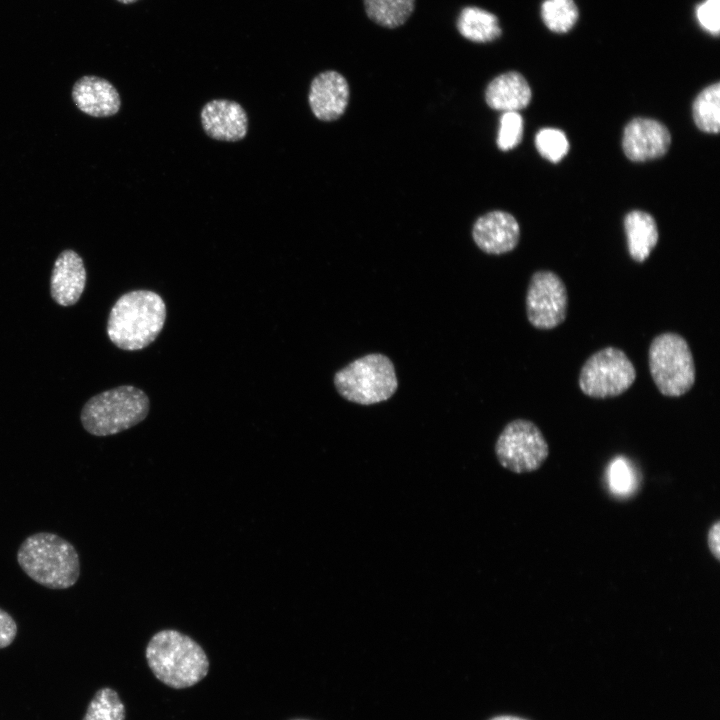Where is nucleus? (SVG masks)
<instances>
[{
	"mask_svg": "<svg viewBox=\"0 0 720 720\" xmlns=\"http://www.w3.org/2000/svg\"><path fill=\"white\" fill-rule=\"evenodd\" d=\"M628 251L631 258L644 262L658 242V229L654 218L647 212L633 210L624 219Z\"/></svg>",
	"mask_w": 720,
	"mask_h": 720,
	"instance_id": "17",
	"label": "nucleus"
},
{
	"mask_svg": "<svg viewBox=\"0 0 720 720\" xmlns=\"http://www.w3.org/2000/svg\"><path fill=\"white\" fill-rule=\"evenodd\" d=\"M126 709L118 693L110 688L99 689L91 699L82 720H125Z\"/></svg>",
	"mask_w": 720,
	"mask_h": 720,
	"instance_id": "21",
	"label": "nucleus"
},
{
	"mask_svg": "<svg viewBox=\"0 0 720 720\" xmlns=\"http://www.w3.org/2000/svg\"><path fill=\"white\" fill-rule=\"evenodd\" d=\"M166 316V304L158 293L133 290L121 295L113 305L107 321V335L122 350H141L158 337Z\"/></svg>",
	"mask_w": 720,
	"mask_h": 720,
	"instance_id": "1",
	"label": "nucleus"
},
{
	"mask_svg": "<svg viewBox=\"0 0 720 720\" xmlns=\"http://www.w3.org/2000/svg\"><path fill=\"white\" fill-rule=\"evenodd\" d=\"M456 28L462 37L474 43H489L502 35L498 17L477 6H465L460 10Z\"/></svg>",
	"mask_w": 720,
	"mask_h": 720,
	"instance_id": "18",
	"label": "nucleus"
},
{
	"mask_svg": "<svg viewBox=\"0 0 720 720\" xmlns=\"http://www.w3.org/2000/svg\"><path fill=\"white\" fill-rule=\"evenodd\" d=\"M610 485L615 492L624 493L630 490L633 482L632 473L626 462L616 459L609 470Z\"/></svg>",
	"mask_w": 720,
	"mask_h": 720,
	"instance_id": "26",
	"label": "nucleus"
},
{
	"mask_svg": "<svg viewBox=\"0 0 720 720\" xmlns=\"http://www.w3.org/2000/svg\"><path fill=\"white\" fill-rule=\"evenodd\" d=\"M651 377L659 392L667 397H680L691 390L696 368L686 339L675 332L655 336L648 350Z\"/></svg>",
	"mask_w": 720,
	"mask_h": 720,
	"instance_id": "6",
	"label": "nucleus"
},
{
	"mask_svg": "<svg viewBox=\"0 0 720 720\" xmlns=\"http://www.w3.org/2000/svg\"><path fill=\"white\" fill-rule=\"evenodd\" d=\"M489 720H527V719L520 718L517 716H511V715H500V716H495Z\"/></svg>",
	"mask_w": 720,
	"mask_h": 720,
	"instance_id": "29",
	"label": "nucleus"
},
{
	"mask_svg": "<svg viewBox=\"0 0 720 720\" xmlns=\"http://www.w3.org/2000/svg\"><path fill=\"white\" fill-rule=\"evenodd\" d=\"M415 3L416 0H363L367 17L387 29L404 25L415 10Z\"/></svg>",
	"mask_w": 720,
	"mask_h": 720,
	"instance_id": "19",
	"label": "nucleus"
},
{
	"mask_svg": "<svg viewBox=\"0 0 720 720\" xmlns=\"http://www.w3.org/2000/svg\"><path fill=\"white\" fill-rule=\"evenodd\" d=\"M290 720H309V719L296 718V719H290Z\"/></svg>",
	"mask_w": 720,
	"mask_h": 720,
	"instance_id": "31",
	"label": "nucleus"
},
{
	"mask_svg": "<svg viewBox=\"0 0 720 720\" xmlns=\"http://www.w3.org/2000/svg\"><path fill=\"white\" fill-rule=\"evenodd\" d=\"M200 117L205 133L215 140L240 141L248 131L246 111L235 101L211 100L203 106Z\"/></svg>",
	"mask_w": 720,
	"mask_h": 720,
	"instance_id": "12",
	"label": "nucleus"
},
{
	"mask_svg": "<svg viewBox=\"0 0 720 720\" xmlns=\"http://www.w3.org/2000/svg\"><path fill=\"white\" fill-rule=\"evenodd\" d=\"M17 562L32 580L49 589L70 588L80 576L77 550L54 533L28 536L17 551Z\"/></svg>",
	"mask_w": 720,
	"mask_h": 720,
	"instance_id": "3",
	"label": "nucleus"
},
{
	"mask_svg": "<svg viewBox=\"0 0 720 720\" xmlns=\"http://www.w3.org/2000/svg\"><path fill=\"white\" fill-rule=\"evenodd\" d=\"M17 624L13 617L0 608V649L12 644L17 635Z\"/></svg>",
	"mask_w": 720,
	"mask_h": 720,
	"instance_id": "27",
	"label": "nucleus"
},
{
	"mask_svg": "<svg viewBox=\"0 0 720 720\" xmlns=\"http://www.w3.org/2000/svg\"><path fill=\"white\" fill-rule=\"evenodd\" d=\"M472 236L482 251L499 255L512 251L517 246L520 228L513 215L496 210L476 220Z\"/></svg>",
	"mask_w": 720,
	"mask_h": 720,
	"instance_id": "13",
	"label": "nucleus"
},
{
	"mask_svg": "<svg viewBox=\"0 0 720 720\" xmlns=\"http://www.w3.org/2000/svg\"><path fill=\"white\" fill-rule=\"evenodd\" d=\"M636 369L627 354L613 346L602 348L581 367L578 384L583 394L597 399L617 397L636 380Z\"/></svg>",
	"mask_w": 720,
	"mask_h": 720,
	"instance_id": "7",
	"label": "nucleus"
},
{
	"mask_svg": "<svg viewBox=\"0 0 720 720\" xmlns=\"http://www.w3.org/2000/svg\"><path fill=\"white\" fill-rule=\"evenodd\" d=\"M532 97L531 88L522 74L508 71L495 77L485 90L487 105L503 112L526 108Z\"/></svg>",
	"mask_w": 720,
	"mask_h": 720,
	"instance_id": "16",
	"label": "nucleus"
},
{
	"mask_svg": "<svg viewBox=\"0 0 720 720\" xmlns=\"http://www.w3.org/2000/svg\"><path fill=\"white\" fill-rule=\"evenodd\" d=\"M349 96L350 89L346 78L335 70H327L313 78L308 102L316 118L333 121L345 112Z\"/></svg>",
	"mask_w": 720,
	"mask_h": 720,
	"instance_id": "11",
	"label": "nucleus"
},
{
	"mask_svg": "<svg viewBox=\"0 0 720 720\" xmlns=\"http://www.w3.org/2000/svg\"><path fill=\"white\" fill-rule=\"evenodd\" d=\"M145 657L154 676L174 689L196 685L209 671V659L203 648L174 629L155 633L146 646Z\"/></svg>",
	"mask_w": 720,
	"mask_h": 720,
	"instance_id": "2",
	"label": "nucleus"
},
{
	"mask_svg": "<svg viewBox=\"0 0 720 720\" xmlns=\"http://www.w3.org/2000/svg\"><path fill=\"white\" fill-rule=\"evenodd\" d=\"M535 146L542 157L554 163L560 161L569 150L565 133L556 128L540 129L535 136Z\"/></svg>",
	"mask_w": 720,
	"mask_h": 720,
	"instance_id": "23",
	"label": "nucleus"
},
{
	"mask_svg": "<svg viewBox=\"0 0 720 720\" xmlns=\"http://www.w3.org/2000/svg\"><path fill=\"white\" fill-rule=\"evenodd\" d=\"M72 98L82 112L93 117L115 115L121 106L116 88L98 76L87 75L78 79L72 89Z\"/></svg>",
	"mask_w": 720,
	"mask_h": 720,
	"instance_id": "15",
	"label": "nucleus"
},
{
	"mask_svg": "<svg viewBox=\"0 0 720 720\" xmlns=\"http://www.w3.org/2000/svg\"><path fill=\"white\" fill-rule=\"evenodd\" d=\"M671 135L658 120L637 117L624 128L622 147L628 159L635 162L660 158L670 147Z\"/></svg>",
	"mask_w": 720,
	"mask_h": 720,
	"instance_id": "10",
	"label": "nucleus"
},
{
	"mask_svg": "<svg viewBox=\"0 0 720 720\" xmlns=\"http://www.w3.org/2000/svg\"><path fill=\"white\" fill-rule=\"evenodd\" d=\"M720 0H705L696 7V17L703 29L713 35L720 31Z\"/></svg>",
	"mask_w": 720,
	"mask_h": 720,
	"instance_id": "25",
	"label": "nucleus"
},
{
	"mask_svg": "<svg viewBox=\"0 0 720 720\" xmlns=\"http://www.w3.org/2000/svg\"><path fill=\"white\" fill-rule=\"evenodd\" d=\"M86 284V270L82 258L73 250L60 253L54 263L50 279L53 300L61 306L74 305Z\"/></svg>",
	"mask_w": 720,
	"mask_h": 720,
	"instance_id": "14",
	"label": "nucleus"
},
{
	"mask_svg": "<svg viewBox=\"0 0 720 720\" xmlns=\"http://www.w3.org/2000/svg\"><path fill=\"white\" fill-rule=\"evenodd\" d=\"M707 545L716 561H720V521H715L707 533Z\"/></svg>",
	"mask_w": 720,
	"mask_h": 720,
	"instance_id": "28",
	"label": "nucleus"
},
{
	"mask_svg": "<svg viewBox=\"0 0 720 720\" xmlns=\"http://www.w3.org/2000/svg\"><path fill=\"white\" fill-rule=\"evenodd\" d=\"M578 15V8L573 0H545L541 5L542 20L546 27L555 33L571 30Z\"/></svg>",
	"mask_w": 720,
	"mask_h": 720,
	"instance_id": "22",
	"label": "nucleus"
},
{
	"mask_svg": "<svg viewBox=\"0 0 720 720\" xmlns=\"http://www.w3.org/2000/svg\"><path fill=\"white\" fill-rule=\"evenodd\" d=\"M498 462L505 469L516 473L538 470L549 456V445L532 421L514 419L506 424L495 443Z\"/></svg>",
	"mask_w": 720,
	"mask_h": 720,
	"instance_id": "8",
	"label": "nucleus"
},
{
	"mask_svg": "<svg viewBox=\"0 0 720 720\" xmlns=\"http://www.w3.org/2000/svg\"><path fill=\"white\" fill-rule=\"evenodd\" d=\"M696 126L706 133H718L720 129V83L704 88L692 106Z\"/></svg>",
	"mask_w": 720,
	"mask_h": 720,
	"instance_id": "20",
	"label": "nucleus"
},
{
	"mask_svg": "<svg viewBox=\"0 0 720 720\" xmlns=\"http://www.w3.org/2000/svg\"><path fill=\"white\" fill-rule=\"evenodd\" d=\"M568 301L566 285L556 273L549 270L533 273L525 299L527 319L533 327L551 330L562 324Z\"/></svg>",
	"mask_w": 720,
	"mask_h": 720,
	"instance_id": "9",
	"label": "nucleus"
},
{
	"mask_svg": "<svg viewBox=\"0 0 720 720\" xmlns=\"http://www.w3.org/2000/svg\"><path fill=\"white\" fill-rule=\"evenodd\" d=\"M523 119L515 111L504 112L500 118L497 146L502 151L516 147L522 139Z\"/></svg>",
	"mask_w": 720,
	"mask_h": 720,
	"instance_id": "24",
	"label": "nucleus"
},
{
	"mask_svg": "<svg viewBox=\"0 0 720 720\" xmlns=\"http://www.w3.org/2000/svg\"><path fill=\"white\" fill-rule=\"evenodd\" d=\"M149 409V397L143 390L122 385L90 398L83 406L80 417L88 433L109 436L142 422Z\"/></svg>",
	"mask_w": 720,
	"mask_h": 720,
	"instance_id": "4",
	"label": "nucleus"
},
{
	"mask_svg": "<svg viewBox=\"0 0 720 720\" xmlns=\"http://www.w3.org/2000/svg\"><path fill=\"white\" fill-rule=\"evenodd\" d=\"M117 1L122 4H132V3L137 2L138 0H117Z\"/></svg>",
	"mask_w": 720,
	"mask_h": 720,
	"instance_id": "30",
	"label": "nucleus"
},
{
	"mask_svg": "<svg viewBox=\"0 0 720 720\" xmlns=\"http://www.w3.org/2000/svg\"><path fill=\"white\" fill-rule=\"evenodd\" d=\"M334 385L347 401L372 405L392 397L398 388V380L389 357L370 353L336 372Z\"/></svg>",
	"mask_w": 720,
	"mask_h": 720,
	"instance_id": "5",
	"label": "nucleus"
}]
</instances>
